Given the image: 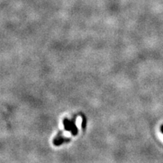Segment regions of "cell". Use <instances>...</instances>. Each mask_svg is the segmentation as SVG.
<instances>
[{"instance_id": "6da1fadb", "label": "cell", "mask_w": 163, "mask_h": 163, "mask_svg": "<svg viewBox=\"0 0 163 163\" xmlns=\"http://www.w3.org/2000/svg\"><path fill=\"white\" fill-rule=\"evenodd\" d=\"M64 126L66 131H71L72 134L73 136H76L78 134V129L76 128L75 125V122L73 120H69L68 119H64Z\"/></svg>"}, {"instance_id": "7a4b0ae2", "label": "cell", "mask_w": 163, "mask_h": 163, "mask_svg": "<svg viewBox=\"0 0 163 163\" xmlns=\"http://www.w3.org/2000/svg\"><path fill=\"white\" fill-rule=\"evenodd\" d=\"M69 140H70L69 138H64V137H58L54 140L53 143L55 146H60V145H61L62 144L66 143V142H69Z\"/></svg>"}, {"instance_id": "3957f363", "label": "cell", "mask_w": 163, "mask_h": 163, "mask_svg": "<svg viewBox=\"0 0 163 163\" xmlns=\"http://www.w3.org/2000/svg\"><path fill=\"white\" fill-rule=\"evenodd\" d=\"M160 130H161V132H162V134H163V125H162V126H161Z\"/></svg>"}]
</instances>
